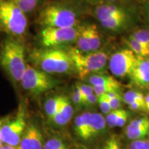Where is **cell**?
<instances>
[{"instance_id":"obj_1","label":"cell","mask_w":149,"mask_h":149,"mask_svg":"<svg viewBox=\"0 0 149 149\" xmlns=\"http://www.w3.org/2000/svg\"><path fill=\"white\" fill-rule=\"evenodd\" d=\"M42 28L75 27L78 13L70 0H53L44 3L37 18Z\"/></svg>"},{"instance_id":"obj_2","label":"cell","mask_w":149,"mask_h":149,"mask_svg":"<svg viewBox=\"0 0 149 149\" xmlns=\"http://www.w3.org/2000/svg\"><path fill=\"white\" fill-rule=\"evenodd\" d=\"M33 66L46 73H68L74 69L69 53L59 48H35L29 55Z\"/></svg>"},{"instance_id":"obj_3","label":"cell","mask_w":149,"mask_h":149,"mask_svg":"<svg viewBox=\"0 0 149 149\" xmlns=\"http://www.w3.org/2000/svg\"><path fill=\"white\" fill-rule=\"evenodd\" d=\"M26 49L22 40L8 37L0 46V66L15 82H20L26 68Z\"/></svg>"},{"instance_id":"obj_4","label":"cell","mask_w":149,"mask_h":149,"mask_svg":"<svg viewBox=\"0 0 149 149\" xmlns=\"http://www.w3.org/2000/svg\"><path fill=\"white\" fill-rule=\"evenodd\" d=\"M28 26L26 14L11 0H0V33L21 40Z\"/></svg>"},{"instance_id":"obj_5","label":"cell","mask_w":149,"mask_h":149,"mask_svg":"<svg viewBox=\"0 0 149 149\" xmlns=\"http://www.w3.org/2000/svg\"><path fill=\"white\" fill-rule=\"evenodd\" d=\"M74 69L81 78L87 77L93 72L99 71L104 68L107 61V55L102 51L82 53L76 48L68 50Z\"/></svg>"},{"instance_id":"obj_6","label":"cell","mask_w":149,"mask_h":149,"mask_svg":"<svg viewBox=\"0 0 149 149\" xmlns=\"http://www.w3.org/2000/svg\"><path fill=\"white\" fill-rule=\"evenodd\" d=\"M24 90L33 95H40L51 90L55 81L49 74L46 73L28 63L21 81Z\"/></svg>"},{"instance_id":"obj_7","label":"cell","mask_w":149,"mask_h":149,"mask_svg":"<svg viewBox=\"0 0 149 149\" xmlns=\"http://www.w3.org/2000/svg\"><path fill=\"white\" fill-rule=\"evenodd\" d=\"M79 27L42 28L39 42L42 48H59L76 40Z\"/></svg>"},{"instance_id":"obj_8","label":"cell","mask_w":149,"mask_h":149,"mask_svg":"<svg viewBox=\"0 0 149 149\" xmlns=\"http://www.w3.org/2000/svg\"><path fill=\"white\" fill-rule=\"evenodd\" d=\"M26 126L25 112L21 106L17 116L13 120H8L1 127V137L3 143L14 147L18 146L25 131Z\"/></svg>"},{"instance_id":"obj_9","label":"cell","mask_w":149,"mask_h":149,"mask_svg":"<svg viewBox=\"0 0 149 149\" xmlns=\"http://www.w3.org/2000/svg\"><path fill=\"white\" fill-rule=\"evenodd\" d=\"M137 61V56L130 49H123L111 56L109 60V69L117 77L130 75Z\"/></svg>"},{"instance_id":"obj_10","label":"cell","mask_w":149,"mask_h":149,"mask_svg":"<svg viewBox=\"0 0 149 149\" xmlns=\"http://www.w3.org/2000/svg\"><path fill=\"white\" fill-rule=\"evenodd\" d=\"M75 42L76 48L82 53L97 51L101 46V37L96 26L87 24L79 27Z\"/></svg>"},{"instance_id":"obj_11","label":"cell","mask_w":149,"mask_h":149,"mask_svg":"<svg viewBox=\"0 0 149 149\" xmlns=\"http://www.w3.org/2000/svg\"><path fill=\"white\" fill-rule=\"evenodd\" d=\"M129 76L137 86H149V58L137 57L135 66Z\"/></svg>"},{"instance_id":"obj_12","label":"cell","mask_w":149,"mask_h":149,"mask_svg":"<svg viewBox=\"0 0 149 149\" xmlns=\"http://www.w3.org/2000/svg\"><path fill=\"white\" fill-rule=\"evenodd\" d=\"M94 13L100 22L115 17L128 15L126 9L116 3H99L94 9Z\"/></svg>"},{"instance_id":"obj_13","label":"cell","mask_w":149,"mask_h":149,"mask_svg":"<svg viewBox=\"0 0 149 149\" xmlns=\"http://www.w3.org/2000/svg\"><path fill=\"white\" fill-rule=\"evenodd\" d=\"M42 134L36 126L31 125L22 136L19 149H43Z\"/></svg>"},{"instance_id":"obj_14","label":"cell","mask_w":149,"mask_h":149,"mask_svg":"<svg viewBox=\"0 0 149 149\" xmlns=\"http://www.w3.org/2000/svg\"><path fill=\"white\" fill-rule=\"evenodd\" d=\"M72 115H73V109L70 104L69 100L66 97L62 96L59 109L52 120L57 125L63 126L66 124L71 120Z\"/></svg>"},{"instance_id":"obj_15","label":"cell","mask_w":149,"mask_h":149,"mask_svg":"<svg viewBox=\"0 0 149 149\" xmlns=\"http://www.w3.org/2000/svg\"><path fill=\"white\" fill-rule=\"evenodd\" d=\"M91 114L90 112H85L76 117L74 120L76 133L84 139L91 138Z\"/></svg>"},{"instance_id":"obj_16","label":"cell","mask_w":149,"mask_h":149,"mask_svg":"<svg viewBox=\"0 0 149 149\" xmlns=\"http://www.w3.org/2000/svg\"><path fill=\"white\" fill-rule=\"evenodd\" d=\"M106 120L103 115L97 113L91 114V137L100 133L106 127Z\"/></svg>"},{"instance_id":"obj_17","label":"cell","mask_w":149,"mask_h":149,"mask_svg":"<svg viewBox=\"0 0 149 149\" xmlns=\"http://www.w3.org/2000/svg\"><path fill=\"white\" fill-rule=\"evenodd\" d=\"M25 14L35 11L40 6L42 0H11Z\"/></svg>"},{"instance_id":"obj_18","label":"cell","mask_w":149,"mask_h":149,"mask_svg":"<svg viewBox=\"0 0 149 149\" xmlns=\"http://www.w3.org/2000/svg\"><path fill=\"white\" fill-rule=\"evenodd\" d=\"M127 43L130 50L133 51L136 56L140 57H147L149 56V48L134 39L131 35Z\"/></svg>"},{"instance_id":"obj_19","label":"cell","mask_w":149,"mask_h":149,"mask_svg":"<svg viewBox=\"0 0 149 149\" xmlns=\"http://www.w3.org/2000/svg\"><path fill=\"white\" fill-rule=\"evenodd\" d=\"M88 81L92 86H102L120 84L112 76L98 75V74L91 76L88 78Z\"/></svg>"},{"instance_id":"obj_20","label":"cell","mask_w":149,"mask_h":149,"mask_svg":"<svg viewBox=\"0 0 149 149\" xmlns=\"http://www.w3.org/2000/svg\"><path fill=\"white\" fill-rule=\"evenodd\" d=\"M62 96H55L49 98L45 103V111L47 116L51 120L55 116L61 105Z\"/></svg>"},{"instance_id":"obj_21","label":"cell","mask_w":149,"mask_h":149,"mask_svg":"<svg viewBox=\"0 0 149 149\" xmlns=\"http://www.w3.org/2000/svg\"><path fill=\"white\" fill-rule=\"evenodd\" d=\"M128 16L115 17L101 21V24L104 28L110 30H117L124 25Z\"/></svg>"},{"instance_id":"obj_22","label":"cell","mask_w":149,"mask_h":149,"mask_svg":"<svg viewBox=\"0 0 149 149\" xmlns=\"http://www.w3.org/2000/svg\"><path fill=\"white\" fill-rule=\"evenodd\" d=\"M149 133V126H145L136 129L126 130V135L128 139L132 140H138L146 137Z\"/></svg>"},{"instance_id":"obj_23","label":"cell","mask_w":149,"mask_h":149,"mask_svg":"<svg viewBox=\"0 0 149 149\" xmlns=\"http://www.w3.org/2000/svg\"><path fill=\"white\" fill-rule=\"evenodd\" d=\"M123 100L128 105L135 102H141L145 103V97L144 95L135 91H129L126 92L124 94Z\"/></svg>"},{"instance_id":"obj_24","label":"cell","mask_w":149,"mask_h":149,"mask_svg":"<svg viewBox=\"0 0 149 149\" xmlns=\"http://www.w3.org/2000/svg\"><path fill=\"white\" fill-rule=\"evenodd\" d=\"M120 87V84H111L102 86H93L94 93L97 96L100 97L113 91H118Z\"/></svg>"},{"instance_id":"obj_25","label":"cell","mask_w":149,"mask_h":149,"mask_svg":"<svg viewBox=\"0 0 149 149\" xmlns=\"http://www.w3.org/2000/svg\"><path fill=\"white\" fill-rule=\"evenodd\" d=\"M134 39L138 41L141 44H144L149 48V31L146 29H140L136 31L131 35Z\"/></svg>"},{"instance_id":"obj_26","label":"cell","mask_w":149,"mask_h":149,"mask_svg":"<svg viewBox=\"0 0 149 149\" xmlns=\"http://www.w3.org/2000/svg\"><path fill=\"white\" fill-rule=\"evenodd\" d=\"M122 109H118L116 110H112L109 113H108L106 122L110 128H114L117 126V122L119 117L122 113Z\"/></svg>"},{"instance_id":"obj_27","label":"cell","mask_w":149,"mask_h":149,"mask_svg":"<svg viewBox=\"0 0 149 149\" xmlns=\"http://www.w3.org/2000/svg\"><path fill=\"white\" fill-rule=\"evenodd\" d=\"M145 126H149V119L147 117H141V118L136 119L132 121L127 126L126 130H130L133 129H136Z\"/></svg>"},{"instance_id":"obj_28","label":"cell","mask_w":149,"mask_h":149,"mask_svg":"<svg viewBox=\"0 0 149 149\" xmlns=\"http://www.w3.org/2000/svg\"><path fill=\"white\" fill-rule=\"evenodd\" d=\"M44 147L48 149H68L62 141L55 138L48 140L44 145Z\"/></svg>"},{"instance_id":"obj_29","label":"cell","mask_w":149,"mask_h":149,"mask_svg":"<svg viewBox=\"0 0 149 149\" xmlns=\"http://www.w3.org/2000/svg\"><path fill=\"white\" fill-rule=\"evenodd\" d=\"M98 103L100 104V109H101V111L104 114H108L112 111L109 100L104 95L99 97Z\"/></svg>"},{"instance_id":"obj_30","label":"cell","mask_w":149,"mask_h":149,"mask_svg":"<svg viewBox=\"0 0 149 149\" xmlns=\"http://www.w3.org/2000/svg\"><path fill=\"white\" fill-rule=\"evenodd\" d=\"M77 87L79 88L80 92H81V95H82L84 97V101L85 98L87 96L90 95L91 94L94 93V90H93V86L91 85H87V84H77ZM84 104V103H83Z\"/></svg>"},{"instance_id":"obj_31","label":"cell","mask_w":149,"mask_h":149,"mask_svg":"<svg viewBox=\"0 0 149 149\" xmlns=\"http://www.w3.org/2000/svg\"><path fill=\"white\" fill-rule=\"evenodd\" d=\"M72 101L76 105H80V104H83L84 103V97L80 92L79 88L77 86H76L74 90L72 93Z\"/></svg>"},{"instance_id":"obj_32","label":"cell","mask_w":149,"mask_h":149,"mask_svg":"<svg viewBox=\"0 0 149 149\" xmlns=\"http://www.w3.org/2000/svg\"><path fill=\"white\" fill-rule=\"evenodd\" d=\"M108 100H109V104L110 106H111V110H116L120 108L122 97H121L120 95H118L115 97L108 99Z\"/></svg>"},{"instance_id":"obj_33","label":"cell","mask_w":149,"mask_h":149,"mask_svg":"<svg viewBox=\"0 0 149 149\" xmlns=\"http://www.w3.org/2000/svg\"><path fill=\"white\" fill-rule=\"evenodd\" d=\"M129 149H147L146 141L144 139L134 140L130 143Z\"/></svg>"},{"instance_id":"obj_34","label":"cell","mask_w":149,"mask_h":149,"mask_svg":"<svg viewBox=\"0 0 149 149\" xmlns=\"http://www.w3.org/2000/svg\"><path fill=\"white\" fill-rule=\"evenodd\" d=\"M128 114L127 112L125 110L122 109V113H121L120 117H119L118 120H117V126H118V127H122V126L125 125L128 120Z\"/></svg>"},{"instance_id":"obj_35","label":"cell","mask_w":149,"mask_h":149,"mask_svg":"<svg viewBox=\"0 0 149 149\" xmlns=\"http://www.w3.org/2000/svg\"><path fill=\"white\" fill-rule=\"evenodd\" d=\"M98 101V97L95 93L91 94L90 95L87 96L84 101V104L86 105H93Z\"/></svg>"},{"instance_id":"obj_36","label":"cell","mask_w":149,"mask_h":149,"mask_svg":"<svg viewBox=\"0 0 149 149\" xmlns=\"http://www.w3.org/2000/svg\"><path fill=\"white\" fill-rule=\"evenodd\" d=\"M129 107L131 110L133 111H139V110H143L146 108V104L144 102H135L133 103L129 104Z\"/></svg>"},{"instance_id":"obj_37","label":"cell","mask_w":149,"mask_h":149,"mask_svg":"<svg viewBox=\"0 0 149 149\" xmlns=\"http://www.w3.org/2000/svg\"><path fill=\"white\" fill-rule=\"evenodd\" d=\"M106 144L110 149H122L116 139L114 138H110Z\"/></svg>"},{"instance_id":"obj_38","label":"cell","mask_w":149,"mask_h":149,"mask_svg":"<svg viewBox=\"0 0 149 149\" xmlns=\"http://www.w3.org/2000/svg\"><path fill=\"white\" fill-rule=\"evenodd\" d=\"M8 120V117H3V118H0V147L2 146V144H3L2 139H1V127H2V126Z\"/></svg>"},{"instance_id":"obj_39","label":"cell","mask_w":149,"mask_h":149,"mask_svg":"<svg viewBox=\"0 0 149 149\" xmlns=\"http://www.w3.org/2000/svg\"><path fill=\"white\" fill-rule=\"evenodd\" d=\"M88 1H93V2H97L100 3H117L119 1H123V0H88Z\"/></svg>"},{"instance_id":"obj_40","label":"cell","mask_w":149,"mask_h":149,"mask_svg":"<svg viewBox=\"0 0 149 149\" xmlns=\"http://www.w3.org/2000/svg\"><path fill=\"white\" fill-rule=\"evenodd\" d=\"M0 149H16L14 146H8V145L6 144L5 146H1L0 147Z\"/></svg>"},{"instance_id":"obj_41","label":"cell","mask_w":149,"mask_h":149,"mask_svg":"<svg viewBox=\"0 0 149 149\" xmlns=\"http://www.w3.org/2000/svg\"><path fill=\"white\" fill-rule=\"evenodd\" d=\"M145 104H146V107L149 105V94L145 97Z\"/></svg>"},{"instance_id":"obj_42","label":"cell","mask_w":149,"mask_h":149,"mask_svg":"<svg viewBox=\"0 0 149 149\" xmlns=\"http://www.w3.org/2000/svg\"><path fill=\"white\" fill-rule=\"evenodd\" d=\"M147 16H148V19L149 22V3L147 6Z\"/></svg>"},{"instance_id":"obj_43","label":"cell","mask_w":149,"mask_h":149,"mask_svg":"<svg viewBox=\"0 0 149 149\" xmlns=\"http://www.w3.org/2000/svg\"><path fill=\"white\" fill-rule=\"evenodd\" d=\"M103 149H110V148H109V147H108V146H107V144H106L105 146H104V148H103Z\"/></svg>"},{"instance_id":"obj_44","label":"cell","mask_w":149,"mask_h":149,"mask_svg":"<svg viewBox=\"0 0 149 149\" xmlns=\"http://www.w3.org/2000/svg\"><path fill=\"white\" fill-rule=\"evenodd\" d=\"M146 109H148V111H149V105L148 106V107H146Z\"/></svg>"},{"instance_id":"obj_45","label":"cell","mask_w":149,"mask_h":149,"mask_svg":"<svg viewBox=\"0 0 149 149\" xmlns=\"http://www.w3.org/2000/svg\"><path fill=\"white\" fill-rule=\"evenodd\" d=\"M43 149H48V148H45V147L44 146V148H43Z\"/></svg>"},{"instance_id":"obj_46","label":"cell","mask_w":149,"mask_h":149,"mask_svg":"<svg viewBox=\"0 0 149 149\" xmlns=\"http://www.w3.org/2000/svg\"><path fill=\"white\" fill-rule=\"evenodd\" d=\"M148 1H149V0H148Z\"/></svg>"}]
</instances>
